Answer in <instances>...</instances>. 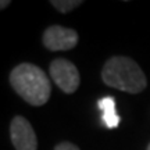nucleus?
<instances>
[{"mask_svg":"<svg viewBox=\"0 0 150 150\" xmlns=\"http://www.w3.org/2000/svg\"><path fill=\"white\" fill-rule=\"evenodd\" d=\"M10 83L17 95L32 106H42L49 100L52 86L47 75L29 63L17 65L10 74Z\"/></svg>","mask_w":150,"mask_h":150,"instance_id":"f257e3e1","label":"nucleus"},{"mask_svg":"<svg viewBox=\"0 0 150 150\" xmlns=\"http://www.w3.org/2000/svg\"><path fill=\"white\" fill-rule=\"evenodd\" d=\"M102 78L107 86L128 93H139L147 85L142 68L132 59L124 56H114L106 61Z\"/></svg>","mask_w":150,"mask_h":150,"instance_id":"f03ea898","label":"nucleus"},{"mask_svg":"<svg viewBox=\"0 0 150 150\" xmlns=\"http://www.w3.org/2000/svg\"><path fill=\"white\" fill-rule=\"evenodd\" d=\"M54 83L64 93H74L79 86L81 78L78 68L65 59H56L49 67Z\"/></svg>","mask_w":150,"mask_h":150,"instance_id":"7ed1b4c3","label":"nucleus"},{"mask_svg":"<svg viewBox=\"0 0 150 150\" xmlns=\"http://www.w3.org/2000/svg\"><path fill=\"white\" fill-rule=\"evenodd\" d=\"M78 43V33L74 29L53 25L49 27L43 33V45L50 52H61L74 49Z\"/></svg>","mask_w":150,"mask_h":150,"instance_id":"20e7f679","label":"nucleus"},{"mask_svg":"<svg viewBox=\"0 0 150 150\" xmlns=\"http://www.w3.org/2000/svg\"><path fill=\"white\" fill-rule=\"evenodd\" d=\"M10 136L16 150H36L38 139L32 125L21 115L13 118L10 125Z\"/></svg>","mask_w":150,"mask_h":150,"instance_id":"39448f33","label":"nucleus"},{"mask_svg":"<svg viewBox=\"0 0 150 150\" xmlns=\"http://www.w3.org/2000/svg\"><path fill=\"white\" fill-rule=\"evenodd\" d=\"M97 106L103 112V121L107 128H117L120 124V117L115 111V100L110 96H106L97 102Z\"/></svg>","mask_w":150,"mask_h":150,"instance_id":"423d86ee","label":"nucleus"},{"mask_svg":"<svg viewBox=\"0 0 150 150\" xmlns=\"http://www.w3.org/2000/svg\"><path fill=\"white\" fill-rule=\"evenodd\" d=\"M52 4L60 11V13H70L78 6L82 4L81 0H52Z\"/></svg>","mask_w":150,"mask_h":150,"instance_id":"0eeeda50","label":"nucleus"},{"mask_svg":"<svg viewBox=\"0 0 150 150\" xmlns=\"http://www.w3.org/2000/svg\"><path fill=\"white\" fill-rule=\"evenodd\" d=\"M54 150H79V147L75 146L74 143H70V142H61L54 147Z\"/></svg>","mask_w":150,"mask_h":150,"instance_id":"6e6552de","label":"nucleus"},{"mask_svg":"<svg viewBox=\"0 0 150 150\" xmlns=\"http://www.w3.org/2000/svg\"><path fill=\"white\" fill-rule=\"evenodd\" d=\"M8 4H10V1H1V8H4V7H7Z\"/></svg>","mask_w":150,"mask_h":150,"instance_id":"1a4fd4ad","label":"nucleus"},{"mask_svg":"<svg viewBox=\"0 0 150 150\" xmlns=\"http://www.w3.org/2000/svg\"><path fill=\"white\" fill-rule=\"evenodd\" d=\"M147 150H150V143H149V146H147Z\"/></svg>","mask_w":150,"mask_h":150,"instance_id":"9d476101","label":"nucleus"}]
</instances>
